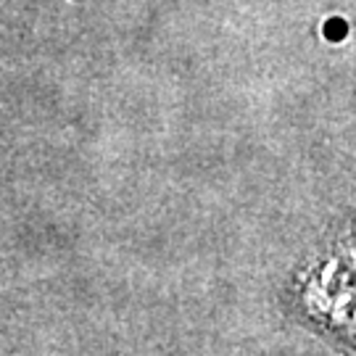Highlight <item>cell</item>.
<instances>
[{
  "mask_svg": "<svg viewBox=\"0 0 356 356\" xmlns=\"http://www.w3.org/2000/svg\"><path fill=\"white\" fill-rule=\"evenodd\" d=\"M325 26H330V32L325 29V38L335 40V42H338V40H343L346 38V29H348V24H346L343 19H338V16H332L330 22H325Z\"/></svg>",
  "mask_w": 356,
  "mask_h": 356,
  "instance_id": "cell-1",
  "label": "cell"
}]
</instances>
